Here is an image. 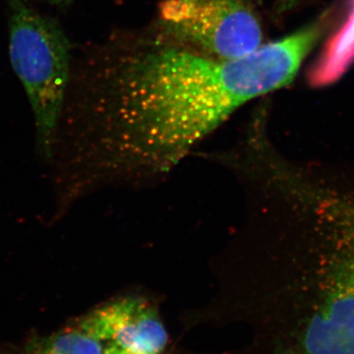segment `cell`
Segmentation results:
<instances>
[{"label":"cell","mask_w":354,"mask_h":354,"mask_svg":"<svg viewBox=\"0 0 354 354\" xmlns=\"http://www.w3.org/2000/svg\"><path fill=\"white\" fill-rule=\"evenodd\" d=\"M320 36L312 25L223 59L153 22L73 50L62 116L76 137L79 188L164 183L235 111L288 85Z\"/></svg>","instance_id":"cell-1"},{"label":"cell","mask_w":354,"mask_h":354,"mask_svg":"<svg viewBox=\"0 0 354 354\" xmlns=\"http://www.w3.org/2000/svg\"><path fill=\"white\" fill-rule=\"evenodd\" d=\"M9 57L31 104L39 144L50 152L68 88L73 48L62 25L27 0H3Z\"/></svg>","instance_id":"cell-2"},{"label":"cell","mask_w":354,"mask_h":354,"mask_svg":"<svg viewBox=\"0 0 354 354\" xmlns=\"http://www.w3.org/2000/svg\"><path fill=\"white\" fill-rule=\"evenodd\" d=\"M156 23L177 39L223 59L263 46V28L252 0H162Z\"/></svg>","instance_id":"cell-3"},{"label":"cell","mask_w":354,"mask_h":354,"mask_svg":"<svg viewBox=\"0 0 354 354\" xmlns=\"http://www.w3.org/2000/svg\"><path fill=\"white\" fill-rule=\"evenodd\" d=\"M339 213L335 261L304 323L297 354H354V208Z\"/></svg>","instance_id":"cell-4"},{"label":"cell","mask_w":354,"mask_h":354,"mask_svg":"<svg viewBox=\"0 0 354 354\" xmlns=\"http://www.w3.org/2000/svg\"><path fill=\"white\" fill-rule=\"evenodd\" d=\"M79 324L106 346L127 354H162L169 341L157 305L140 292L113 298Z\"/></svg>","instance_id":"cell-5"},{"label":"cell","mask_w":354,"mask_h":354,"mask_svg":"<svg viewBox=\"0 0 354 354\" xmlns=\"http://www.w3.org/2000/svg\"><path fill=\"white\" fill-rule=\"evenodd\" d=\"M354 64V0L348 17L326 44L311 72L310 82L325 86L334 82Z\"/></svg>","instance_id":"cell-6"},{"label":"cell","mask_w":354,"mask_h":354,"mask_svg":"<svg viewBox=\"0 0 354 354\" xmlns=\"http://www.w3.org/2000/svg\"><path fill=\"white\" fill-rule=\"evenodd\" d=\"M106 344L77 323L60 330L39 348L37 354H104Z\"/></svg>","instance_id":"cell-7"},{"label":"cell","mask_w":354,"mask_h":354,"mask_svg":"<svg viewBox=\"0 0 354 354\" xmlns=\"http://www.w3.org/2000/svg\"><path fill=\"white\" fill-rule=\"evenodd\" d=\"M41 1L48 4V6L55 7L59 10H66L74 3L75 0H41Z\"/></svg>","instance_id":"cell-8"},{"label":"cell","mask_w":354,"mask_h":354,"mask_svg":"<svg viewBox=\"0 0 354 354\" xmlns=\"http://www.w3.org/2000/svg\"><path fill=\"white\" fill-rule=\"evenodd\" d=\"M104 354H127L123 353L120 349L114 348V346H106V353Z\"/></svg>","instance_id":"cell-9"}]
</instances>
